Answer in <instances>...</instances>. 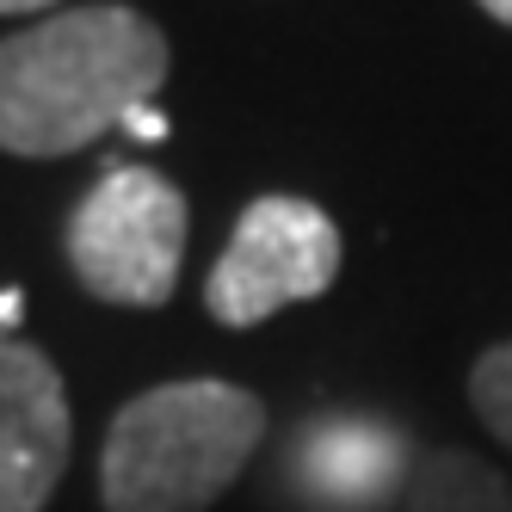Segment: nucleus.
<instances>
[{"mask_svg":"<svg viewBox=\"0 0 512 512\" xmlns=\"http://www.w3.org/2000/svg\"><path fill=\"white\" fill-rule=\"evenodd\" d=\"M13 315H19V297L7 290V297H0V321H13Z\"/></svg>","mask_w":512,"mask_h":512,"instance_id":"12","label":"nucleus"},{"mask_svg":"<svg viewBox=\"0 0 512 512\" xmlns=\"http://www.w3.org/2000/svg\"><path fill=\"white\" fill-rule=\"evenodd\" d=\"M340 229L309 198L266 192L241 210L223 260L204 278V309L223 327H260L290 303H315L340 278Z\"/></svg>","mask_w":512,"mask_h":512,"instance_id":"4","label":"nucleus"},{"mask_svg":"<svg viewBox=\"0 0 512 512\" xmlns=\"http://www.w3.org/2000/svg\"><path fill=\"white\" fill-rule=\"evenodd\" d=\"M186 192L155 167H112L68 216V272L87 297L161 309L186 260Z\"/></svg>","mask_w":512,"mask_h":512,"instance_id":"3","label":"nucleus"},{"mask_svg":"<svg viewBox=\"0 0 512 512\" xmlns=\"http://www.w3.org/2000/svg\"><path fill=\"white\" fill-rule=\"evenodd\" d=\"M408 512H512V482L475 451H420L408 475Z\"/></svg>","mask_w":512,"mask_h":512,"instance_id":"7","label":"nucleus"},{"mask_svg":"<svg viewBox=\"0 0 512 512\" xmlns=\"http://www.w3.org/2000/svg\"><path fill=\"white\" fill-rule=\"evenodd\" d=\"M124 130H130V136H142V142H161V136H167V118L155 112V105H142V112H130V118H124Z\"/></svg>","mask_w":512,"mask_h":512,"instance_id":"9","label":"nucleus"},{"mask_svg":"<svg viewBox=\"0 0 512 512\" xmlns=\"http://www.w3.org/2000/svg\"><path fill=\"white\" fill-rule=\"evenodd\" d=\"M56 0H0V19H13V13H50Z\"/></svg>","mask_w":512,"mask_h":512,"instance_id":"10","label":"nucleus"},{"mask_svg":"<svg viewBox=\"0 0 512 512\" xmlns=\"http://www.w3.org/2000/svg\"><path fill=\"white\" fill-rule=\"evenodd\" d=\"M303 475V488L334 500V506H371L401 482V432L358 426V420H327L309 432L303 463H290Z\"/></svg>","mask_w":512,"mask_h":512,"instance_id":"6","label":"nucleus"},{"mask_svg":"<svg viewBox=\"0 0 512 512\" xmlns=\"http://www.w3.org/2000/svg\"><path fill=\"white\" fill-rule=\"evenodd\" d=\"M266 438L260 395L223 377L142 389L112 414L99 451L105 512H210Z\"/></svg>","mask_w":512,"mask_h":512,"instance_id":"2","label":"nucleus"},{"mask_svg":"<svg viewBox=\"0 0 512 512\" xmlns=\"http://www.w3.org/2000/svg\"><path fill=\"white\" fill-rule=\"evenodd\" d=\"M469 401H475V414H482V426L512 451V340H500V346H488L482 358H475Z\"/></svg>","mask_w":512,"mask_h":512,"instance_id":"8","label":"nucleus"},{"mask_svg":"<svg viewBox=\"0 0 512 512\" xmlns=\"http://www.w3.org/2000/svg\"><path fill=\"white\" fill-rule=\"evenodd\" d=\"M475 7H482L488 19H500V25H512V0H475Z\"/></svg>","mask_w":512,"mask_h":512,"instance_id":"11","label":"nucleus"},{"mask_svg":"<svg viewBox=\"0 0 512 512\" xmlns=\"http://www.w3.org/2000/svg\"><path fill=\"white\" fill-rule=\"evenodd\" d=\"M68 389L50 352L0 340V512H44L68 469Z\"/></svg>","mask_w":512,"mask_h":512,"instance_id":"5","label":"nucleus"},{"mask_svg":"<svg viewBox=\"0 0 512 512\" xmlns=\"http://www.w3.org/2000/svg\"><path fill=\"white\" fill-rule=\"evenodd\" d=\"M167 62V31L124 0L44 13L0 38V149L25 161L87 149L161 93Z\"/></svg>","mask_w":512,"mask_h":512,"instance_id":"1","label":"nucleus"}]
</instances>
